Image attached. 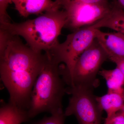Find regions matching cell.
Listing matches in <instances>:
<instances>
[{"mask_svg": "<svg viewBox=\"0 0 124 124\" xmlns=\"http://www.w3.org/2000/svg\"><path fill=\"white\" fill-rule=\"evenodd\" d=\"M91 26L94 29L107 28L124 36V10L120 7L116 0L110 13Z\"/></svg>", "mask_w": 124, "mask_h": 124, "instance_id": "obj_10", "label": "cell"}, {"mask_svg": "<svg viewBox=\"0 0 124 124\" xmlns=\"http://www.w3.org/2000/svg\"><path fill=\"white\" fill-rule=\"evenodd\" d=\"M66 20L64 9H55L23 22L0 24V28L12 35L22 37L33 51L42 53L49 52L59 42L58 37Z\"/></svg>", "mask_w": 124, "mask_h": 124, "instance_id": "obj_2", "label": "cell"}, {"mask_svg": "<svg viewBox=\"0 0 124 124\" xmlns=\"http://www.w3.org/2000/svg\"><path fill=\"white\" fill-rule=\"evenodd\" d=\"M44 64L33 86L28 111L30 119L42 112L51 115L63 110L62 99L67 93L61 64L45 52Z\"/></svg>", "mask_w": 124, "mask_h": 124, "instance_id": "obj_3", "label": "cell"}, {"mask_svg": "<svg viewBox=\"0 0 124 124\" xmlns=\"http://www.w3.org/2000/svg\"><path fill=\"white\" fill-rule=\"evenodd\" d=\"M115 0L95 4L76 2L62 5L67 14L64 27L73 31L95 24L110 13Z\"/></svg>", "mask_w": 124, "mask_h": 124, "instance_id": "obj_7", "label": "cell"}, {"mask_svg": "<svg viewBox=\"0 0 124 124\" xmlns=\"http://www.w3.org/2000/svg\"><path fill=\"white\" fill-rule=\"evenodd\" d=\"M11 0H0V24L11 22V19L7 12V9Z\"/></svg>", "mask_w": 124, "mask_h": 124, "instance_id": "obj_15", "label": "cell"}, {"mask_svg": "<svg viewBox=\"0 0 124 124\" xmlns=\"http://www.w3.org/2000/svg\"><path fill=\"white\" fill-rule=\"evenodd\" d=\"M95 38L111 57H124V36L119 32H106L96 29Z\"/></svg>", "mask_w": 124, "mask_h": 124, "instance_id": "obj_9", "label": "cell"}, {"mask_svg": "<svg viewBox=\"0 0 124 124\" xmlns=\"http://www.w3.org/2000/svg\"><path fill=\"white\" fill-rule=\"evenodd\" d=\"M16 9L21 16L27 17L31 15H38L55 9L62 6L58 0H11Z\"/></svg>", "mask_w": 124, "mask_h": 124, "instance_id": "obj_8", "label": "cell"}, {"mask_svg": "<svg viewBox=\"0 0 124 124\" xmlns=\"http://www.w3.org/2000/svg\"><path fill=\"white\" fill-rule=\"evenodd\" d=\"M61 5L66 3H85V4H95L111 1L114 0H58Z\"/></svg>", "mask_w": 124, "mask_h": 124, "instance_id": "obj_17", "label": "cell"}, {"mask_svg": "<svg viewBox=\"0 0 124 124\" xmlns=\"http://www.w3.org/2000/svg\"><path fill=\"white\" fill-rule=\"evenodd\" d=\"M93 89L73 86L67 88L70 94L64 112L66 116L74 115L79 124H102L103 111L94 95Z\"/></svg>", "mask_w": 124, "mask_h": 124, "instance_id": "obj_6", "label": "cell"}, {"mask_svg": "<svg viewBox=\"0 0 124 124\" xmlns=\"http://www.w3.org/2000/svg\"><path fill=\"white\" fill-rule=\"evenodd\" d=\"M106 80L109 92L123 95L124 92V76L118 68L112 70L103 69L99 73Z\"/></svg>", "mask_w": 124, "mask_h": 124, "instance_id": "obj_13", "label": "cell"}, {"mask_svg": "<svg viewBox=\"0 0 124 124\" xmlns=\"http://www.w3.org/2000/svg\"><path fill=\"white\" fill-rule=\"evenodd\" d=\"M95 29L89 26L73 31L64 42H59L48 52L56 61L64 64L62 76L67 85L78 58L95 39Z\"/></svg>", "mask_w": 124, "mask_h": 124, "instance_id": "obj_4", "label": "cell"}, {"mask_svg": "<svg viewBox=\"0 0 124 124\" xmlns=\"http://www.w3.org/2000/svg\"><path fill=\"white\" fill-rule=\"evenodd\" d=\"M119 6L124 10V0H116Z\"/></svg>", "mask_w": 124, "mask_h": 124, "instance_id": "obj_19", "label": "cell"}, {"mask_svg": "<svg viewBox=\"0 0 124 124\" xmlns=\"http://www.w3.org/2000/svg\"><path fill=\"white\" fill-rule=\"evenodd\" d=\"M66 116L63 111L51 115L49 117H45L35 124H64Z\"/></svg>", "mask_w": 124, "mask_h": 124, "instance_id": "obj_14", "label": "cell"}, {"mask_svg": "<svg viewBox=\"0 0 124 124\" xmlns=\"http://www.w3.org/2000/svg\"><path fill=\"white\" fill-rule=\"evenodd\" d=\"M104 124H124V113L120 111L110 117H106Z\"/></svg>", "mask_w": 124, "mask_h": 124, "instance_id": "obj_16", "label": "cell"}, {"mask_svg": "<svg viewBox=\"0 0 124 124\" xmlns=\"http://www.w3.org/2000/svg\"><path fill=\"white\" fill-rule=\"evenodd\" d=\"M108 55L95 38L80 55L76 63L69 86H80L93 89L99 85L97 75Z\"/></svg>", "mask_w": 124, "mask_h": 124, "instance_id": "obj_5", "label": "cell"}, {"mask_svg": "<svg viewBox=\"0 0 124 124\" xmlns=\"http://www.w3.org/2000/svg\"><path fill=\"white\" fill-rule=\"evenodd\" d=\"M96 98L102 110L106 112V117L121 111L124 105L123 95L118 93L108 92L103 96H96Z\"/></svg>", "mask_w": 124, "mask_h": 124, "instance_id": "obj_12", "label": "cell"}, {"mask_svg": "<svg viewBox=\"0 0 124 124\" xmlns=\"http://www.w3.org/2000/svg\"><path fill=\"white\" fill-rule=\"evenodd\" d=\"M108 59L116 64V67L120 70L124 76V57H111Z\"/></svg>", "mask_w": 124, "mask_h": 124, "instance_id": "obj_18", "label": "cell"}, {"mask_svg": "<svg viewBox=\"0 0 124 124\" xmlns=\"http://www.w3.org/2000/svg\"><path fill=\"white\" fill-rule=\"evenodd\" d=\"M44 60V54L36 53L21 40L7 45L0 54V75L9 94V102L28 110L32 89Z\"/></svg>", "mask_w": 124, "mask_h": 124, "instance_id": "obj_1", "label": "cell"}, {"mask_svg": "<svg viewBox=\"0 0 124 124\" xmlns=\"http://www.w3.org/2000/svg\"><path fill=\"white\" fill-rule=\"evenodd\" d=\"M30 119L27 110L10 103L0 108V124H21Z\"/></svg>", "mask_w": 124, "mask_h": 124, "instance_id": "obj_11", "label": "cell"}, {"mask_svg": "<svg viewBox=\"0 0 124 124\" xmlns=\"http://www.w3.org/2000/svg\"><path fill=\"white\" fill-rule=\"evenodd\" d=\"M123 98H124V93H123Z\"/></svg>", "mask_w": 124, "mask_h": 124, "instance_id": "obj_21", "label": "cell"}, {"mask_svg": "<svg viewBox=\"0 0 124 124\" xmlns=\"http://www.w3.org/2000/svg\"><path fill=\"white\" fill-rule=\"evenodd\" d=\"M121 111L123 112L124 113V107H123V108H122V110H121Z\"/></svg>", "mask_w": 124, "mask_h": 124, "instance_id": "obj_20", "label": "cell"}]
</instances>
